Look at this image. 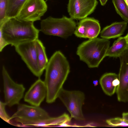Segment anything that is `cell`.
Masks as SVG:
<instances>
[{
	"label": "cell",
	"instance_id": "obj_9",
	"mask_svg": "<svg viewBox=\"0 0 128 128\" xmlns=\"http://www.w3.org/2000/svg\"><path fill=\"white\" fill-rule=\"evenodd\" d=\"M48 113L39 106L24 104L18 105L16 111L10 117V120L20 123L47 119L50 117Z\"/></svg>",
	"mask_w": 128,
	"mask_h": 128
},
{
	"label": "cell",
	"instance_id": "obj_25",
	"mask_svg": "<svg viewBox=\"0 0 128 128\" xmlns=\"http://www.w3.org/2000/svg\"><path fill=\"white\" fill-rule=\"evenodd\" d=\"M122 116V118L128 122V112L123 113Z\"/></svg>",
	"mask_w": 128,
	"mask_h": 128
},
{
	"label": "cell",
	"instance_id": "obj_2",
	"mask_svg": "<svg viewBox=\"0 0 128 128\" xmlns=\"http://www.w3.org/2000/svg\"><path fill=\"white\" fill-rule=\"evenodd\" d=\"M34 22L19 20L16 18L8 19L0 26V33L8 44L14 47L38 39L39 30Z\"/></svg>",
	"mask_w": 128,
	"mask_h": 128
},
{
	"label": "cell",
	"instance_id": "obj_28",
	"mask_svg": "<svg viewBox=\"0 0 128 128\" xmlns=\"http://www.w3.org/2000/svg\"><path fill=\"white\" fill-rule=\"evenodd\" d=\"M125 0L128 8V0Z\"/></svg>",
	"mask_w": 128,
	"mask_h": 128
},
{
	"label": "cell",
	"instance_id": "obj_14",
	"mask_svg": "<svg viewBox=\"0 0 128 128\" xmlns=\"http://www.w3.org/2000/svg\"><path fill=\"white\" fill-rule=\"evenodd\" d=\"M71 118L66 113L56 117H50L47 119L33 121L22 122L20 123L24 126L52 127L61 126L70 122Z\"/></svg>",
	"mask_w": 128,
	"mask_h": 128
},
{
	"label": "cell",
	"instance_id": "obj_18",
	"mask_svg": "<svg viewBox=\"0 0 128 128\" xmlns=\"http://www.w3.org/2000/svg\"><path fill=\"white\" fill-rule=\"evenodd\" d=\"M36 45L38 65L41 70L43 72L48 61L45 48L42 43L38 39L36 40Z\"/></svg>",
	"mask_w": 128,
	"mask_h": 128
},
{
	"label": "cell",
	"instance_id": "obj_15",
	"mask_svg": "<svg viewBox=\"0 0 128 128\" xmlns=\"http://www.w3.org/2000/svg\"><path fill=\"white\" fill-rule=\"evenodd\" d=\"M99 82L104 92L111 96L116 92L119 84L118 75L114 73H106L100 78Z\"/></svg>",
	"mask_w": 128,
	"mask_h": 128
},
{
	"label": "cell",
	"instance_id": "obj_19",
	"mask_svg": "<svg viewBox=\"0 0 128 128\" xmlns=\"http://www.w3.org/2000/svg\"><path fill=\"white\" fill-rule=\"evenodd\" d=\"M27 0H9L6 13L8 19L16 18Z\"/></svg>",
	"mask_w": 128,
	"mask_h": 128
},
{
	"label": "cell",
	"instance_id": "obj_7",
	"mask_svg": "<svg viewBox=\"0 0 128 128\" xmlns=\"http://www.w3.org/2000/svg\"><path fill=\"white\" fill-rule=\"evenodd\" d=\"M16 52L31 72L40 78L43 72L38 64L36 45V40L24 42L15 46Z\"/></svg>",
	"mask_w": 128,
	"mask_h": 128
},
{
	"label": "cell",
	"instance_id": "obj_16",
	"mask_svg": "<svg viewBox=\"0 0 128 128\" xmlns=\"http://www.w3.org/2000/svg\"><path fill=\"white\" fill-rule=\"evenodd\" d=\"M127 26V23L125 21L114 22L102 29L100 36L108 40L119 37L124 34Z\"/></svg>",
	"mask_w": 128,
	"mask_h": 128
},
{
	"label": "cell",
	"instance_id": "obj_27",
	"mask_svg": "<svg viewBox=\"0 0 128 128\" xmlns=\"http://www.w3.org/2000/svg\"><path fill=\"white\" fill-rule=\"evenodd\" d=\"M125 37L128 42V32L127 34L125 36Z\"/></svg>",
	"mask_w": 128,
	"mask_h": 128
},
{
	"label": "cell",
	"instance_id": "obj_13",
	"mask_svg": "<svg viewBox=\"0 0 128 128\" xmlns=\"http://www.w3.org/2000/svg\"><path fill=\"white\" fill-rule=\"evenodd\" d=\"M47 92L44 81L39 78L26 93L24 100L32 106H39L46 98Z\"/></svg>",
	"mask_w": 128,
	"mask_h": 128
},
{
	"label": "cell",
	"instance_id": "obj_4",
	"mask_svg": "<svg viewBox=\"0 0 128 128\" xmlns=\"http://www.w3.org/2000/svg\"><path fill=\"white\" fill-rule=\"evenodd\" d=\"M77 26L74 20L63 16L56 18L49 16L41 20L40 31L45 35L66 38L72 36Z\"/></svg>",
	"mask_w": 128,
	"mask_h": 128
},
{
	"label": "cell",
	"instance_id": "obj_5",
	"mask_svg": "<svg viewBox=\"0 0 128 128\" xmlns=\"http://www.w3.org/2000/svg\"><path fill=\"white\" fill-rule=\"evenodd\" d=\"M58 98L70 112L71 118L78 121L85 120L82 110L85 98L83 92L80 90H68L63 88Z\"/></svg>",
	"mask_w": 128,
	"mask_h": 128
},
{
	"label": "cell",
	"instance_id": "obj_10",
	"mask_svg": "<svg viewBox=\"0 0 128 128\" xmlns=\"http://www.w3.org/2000/svg\"><path fill=\"white\" fill-rule=\"evenodd\" d=\"M98 4L97 0H69L68 12L73 20H80L93 13Z\"/></svg>",
	"mask_w": 128,
	"mask_h": 128
},
{
	"label": "cell",
	"instance_id": "obj_24",
	"mask_svg": "<svg viewBox=\"0 0 128 128\" xmlns=\"http://www.w3.org/2000/svg\"><path fill=\"white\" fill-rule=\"evenodd\" d=\"M0 52H1L3 49L9 45L3 38L2 34L0 33Z\"/></svg>",
	"mask_w": 128,
	"mask_h": 128
},
{
	"label": "cell",
	"instance_id": "obj_21",
	"mask_svg": "<svg viewBox=\"0 0 128 128\" xmlns=\"http://www.w3.org/2000/svg\"><path fill=\"white\" fill-rule=\"evenodd\" d=\"M9 0H0V26L7 20L6 13Z\"/></svg>",
	"mask_w": 128,
	"mask_h": 128
},
{
	"label": "cell",
	"instance_id": "obj_12",
	"mask_svg": "<svg viewBox=\"0 0 128 128\" xmlns=\"http://www.w3.org/2000/svg\"><path fill=\"white\" fill-rule=\"evenodd\" d=\"M100 31L99 21L93 18L87 17L80 20L74 34L78 37L91 39L97 38Z\"/></svg>",
	"mask_w": 128,
	"mask_h": 128
},
{
	"label": "cell",
	"instance_id": "obj_17",
	"mask_svg": "<svg viewBox=\"0 0 128 128\" xmlns=\"http://www.w3.org/2000/svg\"><path fill=\"white\" fill-rule=\"evenodd\" d=\"M128 48V42L124 37H119L109 47L106 52V56L117 58Z\"/></svg>",
	"mask_w": 128,
	"mask_h": 128
},
{
	"label": "cell",
	"instance_id": "obj_1",
	"mask_svg": "<svg viewBox=\"0 0 128 128\" xmlns=\"http://www.w3.org/2000/svg\"><path fill=\"white\" fill-rule=\"evenodd\" d=\"M45 70L44 81L47 91L46 102L52 104L58 98L70 72V67L66 57L58 50L48 60Z\"/></svg>",
	"mask_w": 128,
	"mask_h": 128
},
{
	"label": "cell",
	"instance_id": "obj_23",
	"mask_svg": "<svg viewBox=\"0 0 128 128\" xmlns=\"http://www.w3.org/2000/svg\"><path fill=\"white\" fill-rule=\"evenodd\" d=\"M6 106L5 102L1 101L0 102V117L2 120L6 122L11 124L10 117L8 114L5 110Z\"/></svg>",
	"mask_w": 128,
	"mask_h": 128
},
{
	"label": "cell",
	"instance_id": "obj_6",
	"mask_svg": "<svg viewBox=\"0 0 128 128\" xmlns=\"http://www.w3.org/2000/svg\"><path fill=\"white\" fill-rule=\"evenodd\" d=\"M2 74L4 102L9 107L18 105L24 96L25 88L23 84H18L13 80L4 66H2Z\"/></svg>",
	"mask_w": 128,
	"mask_h": 128
},
{
	"label": "cell",
	"instance_id": "obj_20",
	"mask_svg": "<svg viewBox=\"0 0 128 128\" xmlns=\"http://www.w3.org/2000/svg\"><path fill=\"white\" fill-rule=\"evenodd\" d=\"M117 13L128 23V8L125 0H112Z\"/></svg>",
	"mask_w": 128,
	"mask_h": 128
},
{
	"label": "cell",
	"instance_id": "obj_26",
	"mask_svg": "<svg viewBox=\"0 0 128 128\" xmlns=\"http://www.w3.org/2000/svg\"><path fill=\"white\" fill-rule=\"evenodd\" d=\"M108 0H100V4L102 6H104Z\"/></svg>",
	"mask_w": 128,
	"mask_h": 128
},
{
	"label": "cell",
	"instance_id": "obj_3",
	"mask_svg": "<svg viewBox=\"0 0 128 128\" xmlns=\"http://www.w3.org/2000/svg\"><path fill=\"white\" fill-rule=\"evenodd\" d=\"M110 44L108 39L97 37L89 39L79 45L76 53L89 68H97L106 56Z\"/></svg>",
	"mask_w": 128,
	"mask_h": 128
},
{
	"label": "cell",
	"instance_id": "obj_8",
	"mask_svg": "<svg viewBox=\"0 0 128 128\" xmlns=\"http://www.w3.org/2000/svg\"><path fill=\"white\" fill-rule=\"evenodd\" d=\"M47 8L44 0H27L16 18L24 21L34 22L39 20Z\"/></svg>",
	"mask_w": 128,
	"mask_h": 128
},
{
	"label": "cell",
	"instance_id": "obj_11",
	"mask_svg": "<svg viewBox=\"0 0 128 128\" xmlns=\"http://www.w3.org/2000/svg\"><path fill=\"white\" fill-rule=\"evenodd\" d=\"M119 58L120 63L118 74L119 84L116 92L118 101L128 102V48Z\"/></svg>",
	"mask_w": 128,
	"mask_h": 128
},
{
	"label": "cell",
	"instance_id": "obj_22",
	"mask_svg": "<svg viewBox=\"0 0 128 128\" xmlns=\"http://www.w3.org/2000/svg\"><path fill=\"white\" fill-rule=\"evenodd\" d=\"M106 122L109 125L114 126H128V122L122 118L116 117L107 120Z\"/></svg>",
	"mask_w": 128,
	"mask_h": 128
}]
</instances>
